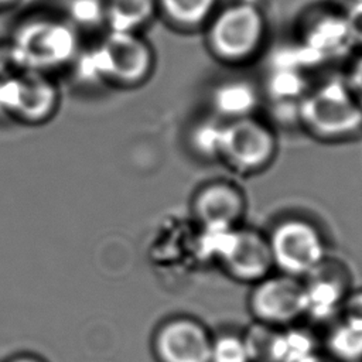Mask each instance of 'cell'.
Segmentation results:
<instances>
[{
	"mask_svg": "<svg viewBox=\"0 0 362 362\" xmlns=\"http://www.w3.org/2000/svg\"><path fill=\"white\" fill-rule=\"evenodd\" d=\"M211 55L228 65L252 61L263 49L267 20L262 6L233 0L219 6L201 30Z\"/></svg>",
	"mask_w": 362,
	"mask_h": 362,
	"instance_id": "1",
	"label": "cell"
},
{
	"mask_svg": "<svg viewBox=\"0 0 362 362\" xmlns=\"http://www.w3.org/2000/svg\"><path fill=\"white\" fill-rule=\"evenodd\" d=\"M154 61L153 47L141 34L109 31L98 47L79 58V74L89 81L136 86L150 76Z\"/></svg>",
	"mask_w": 362,
	"mask_h": 362,
	"instance_id": "2",
	"label": "cell"
},
{
	"mask_svg": "<svg viewBox=\"0 0 362 362\" xmlns=\"http://www.w3.org/2000/svg\"><path fill=\"white\" fill-rule=\"evenodd\" d=\"M297 113L313 134L337 140L362 129V109L349 92L344 78H332L300 99Z\"/></svg>",
	"mask_w": 362,
	"mask_h": 362,
	"instance_id": "3",
	"label": "cell"
},
{
	"mask_svg": "<svg viewBox=\"0 0 362 362\" xmlns=\"http://www.w3.org/2000/svg\"><path fill=\"white\" fill-rule=\"evenodd\" d=\"M78 51L75 28L61 20L33 18L23 23L10 44L11 61L21 71L44 72L71 61Z\"/></svg>",
	"mask_w": 362,
	"mask_h": 362,
	"instance_id": "4",
	"label": "cell"
},
{
	"mask_svg": "<svg viewBox=\"0 0 362 362\" xmlns=\"http://www.w3.org/2000/svg\"><path fill=\"white\" fill-rule=\"evenodd\" d=\"M296 52L304 69L345 57L354 45L345 10L318 4L307 8L296 27Z\"/></svg>",
	"mask_w": 362,
	"mask_h": 362,
	"instance_id": "5",
	"label": "cell"
},
{
	"mask_svg": "<svg viewBox=\"0 0 362 362\" xmlns=\"http://www.w3.org/2000/svg\"><path fill=\"white\" fill-rule=\"evenodd\" d=\"M273 264L283 274L300 279L310 276L325 262V243L318 229L303 219L280 222L267 238Z\"/></svg>",
	"mask_w": 362,
	"mask_h": 362,
	"instance_id": "6",
	"label": "cell"
},
{
	"mask_svg": "<svg viewBox=\"0 0 362 362\" xmlns=\"http://www.w3.org/2000/svg\"><path fill=\"white\" fill-rule=\"evenodd\" d=\"M208 246L221 259L230 276L257 283L269 276L273 257L267 238L252 229L205 230Z\"/></svg>",
	"mask_w": 362,
	"mask_h": 362,
	"instance_id": "7",
	"label": "cell"
},
{
	"mask_svg": "<svg viewBox=\"0 0 362 362\" xmlns=\"http://www.w3.org/2000/svg\"><path fill=\"white\" fill-rule=\"evenodd\" d=\"M58 93L41 72L21 71L0 78V113L35 123L45 120L57 106Z\"/></svg>",
	"mask_w": 362,
	"mask_h": 362,
	"instance_id": "8",
	"label": "cell"
},
{
	"mask_svg": "<svg viewBox=\"0 0 362 362\" xmlns=\"http://www.w3.org/2000/svg\"><path fill=\"white\" fill-rule=\"evenodd\" d=\"M276 153L273 132L253 117L223 123L219 157L240 171H255L267 165Z\"/></svg>",
	"mask_w": 362,
	"mask_h": 362,
	"instance_id": "9",
	"label": "cell"
},
{
	"mask_svg": "<svg viewBox=\"0 0 362 362\" xmlns=\"http://www.w3.org/2000/svg\"><path fill=\"white\" fill-rule=\"evenodd\" d=\"M249 305L263 325L290 324L304 314V283L287 274L267 276L256 283Z\"/></svg>",
	"mask_w": 362,
	"mask_h": 362,
	"instance_id": "10",
	"label": "cell"
},
{
	"mask_svg": "<svg viewBox=\"0 0 362 362\" xmlns=\"http://www.w3.org/2000/svg\"><path fill=\"white\" fill-rule=\"evenodd\" d=\"M212 337L198 321L178 317L164 322L153 339L157 362H209Z\"/></svg>",
	"mask_w": 362,
	"mask_h": 362,
	"instance_id": "11",
	"label": "cell"
},
{
	"mask_svg": "<svg viewBox=\"0 0 362 362\" xmlns=\"http://www.w3.org/2000/svg\"><path fill=\"white\" fill-rule=\"evenodd\" d=\"M194 212L204 230H228L236 228L245 212L243 195L228 182L208 184L194 199Z\"/></svg>",
	"mask_w": 362,
	"mask_h": 362,
	"instance_id": "12",
	"label": "cell"
},
{
	"mask_svg": "<svg viewBox=\"0 0 362 362\" xmlns=\"http://www.w3.org/2000/svg\"><path fill=\"white\" fill-rule=\"evenodd\" d=\"M257 102L256 88L246 79H226L212 93V105L226 122L250 117Z\"/></svg>",
	"mask_w": 362,
	"mask_h": 362,
	"instance_id": "13",
	"label": "cell"
},
{
	"mask_svg": "<svg viewBox=\"0 0 362 362\" xmlns=\"http://www.w3.org/2000/svg\"><path fill=\"white\" fill-rule=\"evenodd\" d=\"M158 16L178 31H198L206 24L219 0H156Z\"/></svg>",
	"mask_w": 362,
	"mask_h": 362,
	"instance_id": "14",
	"label": "cell"
},
{
	"mask_svg": "<svg viewBox=\"0 0 362 362\" xmlns=\"http://www.w3.org/2000/svg\"><path fill=\"white\" fill-rule=\"evenodd\" d=\"M109 31L139 33L157 16L156 0H103Z\"/></svg>",
	"mask_w": 362,
	"mask_h": 362,
	"instance_id": "15",
	"label": "cell"
},
{
	"mask_svg": "<svg viewBox=\"0 0 362 362\" xmlns=\"http://www.w3.org/2000/svg\"><path fill=\"white\" fill-rule=\"evenodd\" d=\"M327 349L338 362L362 361V310H352L332 325Z\"/></svg>",
	"mask_w": 362,
	"mask_h": 362,
	"instance_id": "16",
	"label": "cell"
},
{
	"mask_svg": "<svg viewBox=\"0 0 362 362\" xmlns=\"http://www.w3.org/2000/svg\"><path fill=\"white\" fill-rule=\"evenodd\" d=\"M310 281L304 284V314L314 318H328L342 300V284L332 277L321 274L320 267L311 273Z\"/></svg>",
	"mask_w": 362,
	"mask_h": 362,
	"instance_id": "17",
	"label": "cell"
},
{
	"mask_svg": "<svg viewBox=\"0 0 362 362\" xmlns=\"http://www.w3.org/2000/svg\"><path fill=\"white\" fill-rule=\"evenodd\" d=\"M304 69L291 65H276L269 74V92L279 100L303 98L305 95Z\"/></svg>",
	"mask_w": 362,
	"mask_h": 362,
	"instance_id": "18",
	"label": "cell"
},
{
	"mask_svg": "<svg viewBox=\"0 0 362 362\" xmlns=\"http://www.w3.org/2000/svg\"><path fill=\"white\" fill-rule=\"evenodd\" d=\"M209 362H253L245 337L222 334L212 338Z\"/></svg>",
	"mask_w": 362,
	"mask_h": 362,
	"instance_id": "19",
	"label": "cell"
},
{
	"mask_svg": "<svg viewBox=\"0 0 362 362\" xmlns=\"http://www.w3.org/2000/svg\"><path fill=\"white\" fill-rule=\"evenodd\" d=\"M223 123L204 122L192 133L195 148L204 156H219Z\"/></svg>",
	"mask_w": 362,
	"mask_h": 362,
	"instance_id": "20",
	"label": "cell"
},
{
	"mask_svg": "<svg viewBox=\"0 0 362 362\" xmlns=\"http://www.w3.org/2000/svg\"><path fill=\"white\" fill-rule=\"evenodd\" d=\"M69 16L74 23L83 27H92L105 21L103 0H72L69 3Z\"/></svg>",
	"mask_w": 362,
	"mask_h": 362,
	"instance_id": "21",
	"label": "cell"
},
{
	"mask_svg": "<svg viewBox=\"0 0 362 362\" xmlns=\"http://www.w3.org/2000/svg\"><path fill=\"white\" fill-rule=\"evenodd\" d=\"M344 81L354 99L362 109V49L352 58Z\"/></svg>",
	"mask_w": 362,
	"mask_h": 362,
	"instance_id": "22",
	"label": "cell"
},
{
	"mask_svg": "<svg viewBox=\"0 0 362 362\" xmlns=\"http://www.w3.org/2000/svg\"><path fill=\"white\" fill-rule=\"evenodd\" d=\"M345 14L354 45L362 49V1L349 3V7L345 10Z\"/></svg>",
	"mask_w": 362,
	"mask_h": 362,
	"instance_id": "23",
	"label": "cell"
},
{
	"mask_svg": "<svg viewBox=\"0 0 362 362\" xmlns=\"http://www.w3.org/2000/svg\"><path fill=\"white\" fill-rule=\"evenodd\" d=\"M6 362H45L44 359H41L40 356L37 355H31V354H20V355H16L10 359H7Z\"/></svg>",
	"mask_w": 362,
	"mask_h": 362,
	"instance_id": "24",
	"label": "cell"
},
{
	"mask_svg": "<svg viewBox=\"0 0 362 362\" xmlns=\"http://www.w3.org/2000/svg\"><path fill=\"white\" fill-rule=\"evenodd\" d=\"M20 1H25V0H0V6H10V4H16Z\"/></svg>",
	"mask_w": 362,
	"mask_h": 362,
	"instance_id": "25",
	"label": "cell"
},
{
	"mask_svg": "<svg viewBox=\"0 0 362 362\" xmlns=\"http://www.w3.org/2000/svg\"><path fill=\"white\" fill-rule=\"evenodd\" d=\"M355 1H362V0H349V3H355Z\"/></svg>",
	"mask_w": 362,
	"mask_h": 362,
	"instance_id": "26",
	"label": "cell"
},
{
	"mask_svg": "<svg viewBox=\"0 0 362 362\" xmlns=\"http://www.w3.org/2000/svg\"><path fill=\"white\" fill-rule=\"evenodd\" d=\"M317 362H322V361H321V359H318V361H317Z\"/></svg>",
	"mask_w": 362,
	"mask_h": 362,
	"instance_id": "27",
	"label": "cell"
}]
</instances>
